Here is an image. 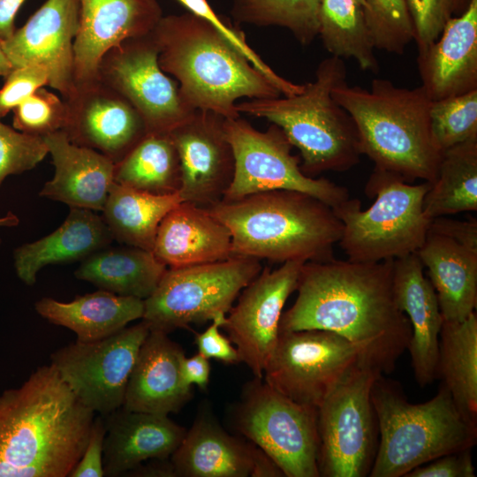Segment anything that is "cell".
<instances>
[{
	"label": "cell",
	"instance_id": "29",
	"mask_svg": "<svg viewBox=\"0 0 477 477\" xmlns=\"http://www.w3.org/2000/svg\"><path fill=\"white\" fill-rule=\"evenodd\" d=\"M112 240L102 217L93 210L71 208L57 230L14 250L15 271L24 284L33 285L38 272L45 266L82 261L108 247Z\"/></svg>",
	"mask_w": 477,
	"mask_h": 477
},
{
	"label": "cell",
	"instance_id": "12",
	"mask_svg": "<svg viewBox=\"0 0 477 477\" xmlns=\"http://www.w3.org/2000/svg\"><path fill=\"white\" fill-rule=\"evenodd\" d=\"M381 375L371 367H359L318 407L320 476L369 475L379 443L371 389Z\"/></svg>",
	"mask_w": 477,
	"mask_h": 477
},
{
	"label": "cell",
	"instance_id": "36",
	"mask_svg": "<svg viewBox=\"0 0 477 477\" xmlns=\"http://www.w3.org/2000/svg\"><path fill=\"white\" fill-rule=\"evenodd\" d=\"M318 34L331 56L353 58L361 70L378 72L375 48L357 0H321Z\"/></svg>",
	"mask_w": 477,
	"mask_h": 477
},
{
	"label": "cell",
	"instance_id": "34",
	"mask_svg": "<svg viewBox=\"0 0 477 477\" xmlns=\"http://www.w3.org/2000/svg\"><path fill=\"white\" fill-rule=\"evenodd\" d=\"M114 181L155 195L178 193L180 166L170 133H148L115 163Z\"/></svg>",
	"mask_w": 477,
	"mask_h": 477
},
{
	"label": "cell",
	"instance_id": "9",
	"mask_svg": "<svg viewBox=\"0 0 477 477\" xmlns=\"http://www.w3.org/2000/svg\"><path fill=\"white\" fill-rule=\"evenodd\" d=\"M232 423L284 477H320L317 407L295 402L254 377L243 388Z\"/></svg>",
	"mask_w": 477,
	"mask_h": 477
},
{
	"label": "cell",
	"instance_id": "49",
	"mask_svg": "<svg viewBox=\"0 0 477 477\" xmlns=\"http://www.w3.org/2000/svg\"><path fill=\"white\" fill-rule=\"evenodd\" d=\"M209 360L197 352L192 357L184 355L179 363V378L186 388L197 385L205 390L209 382L210 364Z\"/></svg>",
	"mask_w": 477,
	"mask_h": 477
},
{
	"label": "cell",
	"instance_id": "38",
	"mask_svg": "<svg viewBox=\"0 0 477 477\" xmlns=\"http://www.w3.org/2000/svg\"><path fill=\"white\" fill-rule=\"evenodd\" d=\"M429 116L433 139L442 152L477 139V89L433 101Z\"/></svg>",
	"mask_w": 477,
	"mask_h": 477
},
{
	"label": "cell",
	"instance_id": "48",
	"mask_svg": "<svg viewBox=\"0 0 477 477\" xmlns=\"http://www.w3.org/2000/svg\"><path fill=\"white\" fill-rule=\"evenodd\" d=\"M429 231L446 235L463 245L477 248V221H458L446 216L431 220Z\"/></svg>",
	"mask_w": 477,
	"mask_h": 477
},
{
	"label": "cell",
	"instance_id": "45",
	"mask_svg": "<svg viewBox=\"0 0 477 477\" xmlns=\"http://www.w3.org/2000/svg\"><path fill=\"white\" fill-rule=\"evenodd\" d=\"M471 450L443 455L413 469L405 477H474Z\"/></svg>",
	"mask_w": 477,
	"mask_h": 477
},
{
	"label": "cell",
	"instance_id": "18",
	"mask_svg": "<svg viewBox=\"0 0 477 477\" xmlns=\"http://www.w3.org/2000/svg\"><path fill=\"white\" fill-rule=\"evenodd\" d=\"M79 24L80 0H46L3 41L4 52L13 68L37 65L46 70L48 86L65 100L75 89L73 42Z\"/></svg>",
	"mask_w": 477,
	"mask_h": 477
},
{
	"label": "cell",
	"instance_id": "13",
	"mask_svg": "<svg viewBox=\"0 0 477 477\" xmlns=\"http://www.w3.org/2000/svg\"><path fill=\"white\" fill-rule=\"evenodd\" d=\"M223 131L232 148L234 173L223 200L292 190L310 194L334 208L350 198L346 187L306 175L299 157L292 154V145L277 125L259 132L238 117L224 118Z\"/></svg>",
	"mask_w": 477,
	"mask_h": 477
},
{
	"label": "cell",
	"instance_id": "24",
	"mask_svg": "<svg viewBox=\"0 0 477 477\" xmlns=\"http://www.w3.org/2000/svg\"><path fill=\"white\" fill-rule=\"evenodd\" d=\"M55 167L39 195L70 208L102 211L114 181L115 163L92 148L72 143L63 131L43 137Z\"/></svg>",
	"mask_w": 477,
	"mask_h": 477
},
{
	"label": "cell",
	"instance_id": "41",
	"mask_svg": "<svg viewBox=\"0 0 477 477\" xmlns=\"http://www.w3.org/2000/svg\"><path fill=\"white\" fill-rule=\"evenodd\" d=\"M49 155L43 137L31 135L0 122V187L10 175L34 169Z\"/></svg>",
	"mask_w": 477,
	"mask_h": 477
},
{
	"label": "cell",
	"instance_id": "4",
	"mask_svg": "<svg viewBox=\"0 0 477 477\" xmlns=\"http://www.w3.org/2000/svg\"><path fill=\"white\" fill-rule=\"evenodd\" d=\"M331 95L352 117L361 154L375 169L407 183L435 180L443 152L431 132L433 101L422 86L401 87L390 80L374 79L367 89L344 81Z\"/></svg>",
	"mask_w": 477,
	"mask_h": 477
},
{
	"label": "cell",
	"instance_id": "50",
	"mask_svg": "<svg viewBox=\"0 0 477 477\" xmlns=\"http://www.w3.org/2000/svg\"><path fill=\"white\" fill-rule=\"evenodd\" d=\"M26 0H0V39L5 41L14 33L15 18Z\"/></svg>",
	"mask_w": 477,
	"mask_h": 477
},
{
	"label": "cell",
	"instance_id": "51",
	"mask_svg": "<svg viewBox=\"0 0 477 477\" xmlns=\"http://www.w3.org/2000/svg\"><path fill=\"white\" fill-rule=\"evenodd\" d=\"M252 477H284L277 465L259 447H255Z\"/></svg>",
	"mask_w": 477,
	"mask_h": 477
},
{
	"label": "cell",
	"instance_id": "31",
	"mask_svg": "<svg viewBox=\"0 0 477 477\" xmlns=\"http://www.w3.org/2000/svg\"><path fill=\"white\" fill-rule=\"evenodd\" d=\"M166 269L152 252L125 246L93 254L81 261L74 276L100 290L144 300L155 292Z\"/></svg>",
	"mask_w": 477,
	"mask_h": 477
},
{
	"label": "cell",
	"instance_id": "43",
	"mask_svg": "<svg viewBox=\"0 0 477 477\" xmlns=\"http://www.w3.org/2000/svg\"><path fill=\"white\" fill-rule=\"evenodd\" d=\"M191 13L203 18L217 28L228 41L253 64L266 76L283 95H289L295 88L294 83L284 79L270 69L246 43L238 32L227 26L211 9L206 0H177Z\"/></svg>",
	"mask_w": 477,
	"mask_h": 477
},
{
	"label": "cell",
	"instance_id": "54",
	"mask_svg": "<svg viewBox=\"0 0 477 477\" xmlns=\"http://www.w3.org/2000/svg\"><path fill=\"white\" fill-rule=\"evenodd\" d=\"M19 223V217L9 211L4 216L0 217V227H14Z\"/></svg>",
	"mask_w": 477,
	"mask_h": 477
},
{
	"label": "cell",
	"instance_id": "55",
	"mask_svg": "<svg viewBox=\"0 0 477 477\" xmlns=\"http://www.w3.org/2000/svg\"><path fill=\"white\" fill-rule=\"evenodd\" d=\"M471 0H456L454 13L459 15L462 13Z\"/></svg>",
	"mask_w": 477,
	"mask_h": 477
},
{
	"label": "cell",
	"instance_id": "53",
	"mask_svg": "<svg viewBox=\"0 0 477 477\" xmlns=\"http://www.w3.org/2000/svg\"><path fill=\"white\" fill-rule=\"evenodd\" d=\"M12 68V64L4 52L3 41L0 39V76L5 78Z\"/></svg>",
	"mask_w": 477,
	"mask_h": 477
},
{
	"label": "cell",
	"instance_id": "21",
	"mask_svg": "<svg viewBox=\"0 0 477 477\" xmlns=\"http://www.w3.org/2000/svg\"><path fill=\"white\" fill-rule=\"evenodd\" d=\"M393 292L412 328L407 351L415 380L425 387L436 379L443 318L435 289L424 276V267L416 253L394 260Z\"/></svg>",
	"mask_w": 477,
	"mask_h": 477
},
{
	"label": "cell",
	"instance_id": "46",
	"mask_svg": "<svg viewBox=\"0 0 477 477\" xmlns=\"http://www.w3.org/2000/svg\"><path fill=\"white\" fill-rule=\"evenodd\" d=\"M106 434L104 417L95 415L91 432L80 460L68 477H103V443Z\"/></svg>",
	"mask_w": 477,
	"mask_h": 477
},
{
	"label": "cell",
	"instance_id": "5",
	"mask_svg": "<svg viewBox=\"0 0 477 477\" xmlns=\"http://www.w3.org/2000/svg\"><path fill=\"white\" fill-rule=\"evenodd\" d=\"M207 208L230 231L232 255L260 261H327L343 233L332 207L297 191L261 192Z\"/></svg>",
	"mask_w": 477,
	"mask_h": 477
},
{
	"label": "cell",
	"instance_id": "33",
	"mask_svg": "<svg viewBox=\"0 0 477 477\" xmlns=\"http://www.w3.org/2000/svg\"><path fill=\"white\" fill-rule=\"evenodd\" d=\"M178 193L155 195L114 182L102 212L113 239L152 252L158 227L177 204Z\"/></svg>",
	"mask_w": 477,
	"mask_h": 477
},
{
	"label": "cell",
	"instance_id": "40",
	"mask_svg": "<svg viewBox=\"0 0 477 477\" xmlns=\"http://www.w3.org/2000/svg\"><path fill=\"white\" fill-rule=\"evenodd\" d=\"M12 111L13 128L40 137L63 131L67 120L64 100L45 87L36 90Z\"/></svg>",
	"mask_w": 477,
	"mask_h": 477
},
{
	"label": "cell",
	"instance_id": "26",
	"mask_svg": "<svg viewBox=\"0 0 477 477\" xmlns=\"http://www.w3.org/2000/svg\"><path fill=\"white\" fill-rule=\"evenodd\" d=\"M152 253L167 268L220 261L232 256L231 236L207 208L182 201L162 220Z\"/></svg>",
	"mask_w": 477,
	"mask_h": 477
},
{
	"label": "cell",
	"instance_id": "35",
	"mask_svg": "<svg viewBox=\"0 0 477 477\" xmlns=\"http://www.w3.org/2000/svg\"><path fill=\"white\" fill-rule=\"evenodd\" d=\"M423 208L430 220L477 210V139L443 151L437 177L424 197Z\"/></svg>",
	"mask_w": 477,
	"mask_h": 477
},
{
	"label": "cell",
	"instance_id": "22",
	"mask_svg": "<svg viewBox=\"0 0 477 477\" xmlns=\"http://www.w3.org/2000/svg\"><path fill=\"white\" fill-rule=\"evenodd\" d=\"M417 64L432 101L477 89V0L446 22L439 37L418 53Z\"/></svg>",
	"mask_w": 477,
	"mask_h": 477
},
{
	"label": "cell",
	"instance_id": "32",
	"mask_svg": "<svg viewBox=\"0 0 477 477\" xmlns=\"http://www.w3.org/2000/svg\"><path fill=\"white\" fill-rule=\"evenodd\" d=\"M450 392L460 412L477 424V315L443 321L439 335L436 379Z\"/></svg>",
	"mask_w": 477,
	"mask_h": 477
},
{
	"label": "cell",
	"instance_id": "7",
	"mask_svg": "<svg viewBox=\"0 0 477 477\" xmlns=\"http://www.w3.org/2000/svg\"><path fill=\"white\" fill-rule=\"evenodd\" d=\"M346 76L342 58L331 56L320 63L314 80L305 84L300 93L253 99L236 108L277 125L299 150L306 175L314 178L325 171H346L362 155L354 121L331 95Z\"/></svg>",
	"mask_w": 477,
	"mask_h": 477
},
{
	"label": "cell",
	"instance_id": "15",
	"mask_svg": "<svg viewBox=\"0 0 477 477\" xmlns=\"http://www.w3.org/2000/svg\"><path fill=\"white\" fill-rule=\"evenodd\" d=\"M97 77L133 106L148 133H170L195 112L183 101L177 83L161 69L150 33L107 51Z\"/></svg>",
	"mask_w": 477,
	"mask_h": 477
},
{
	"label": "cell",
	"instance_id": "19",
	"mask_svg": "<svg viewBox=\"0 0 477 477\" xmlns=\"http://www.w3.org/2000/svg\"><path fill=\"white\" fill-rule=\"evenodd\" d=\"M216 114L198 110L174 129L170 137L180 166L183 201L209 208L221 201L234 173L232 148Z\"/></svg>",
	"mask_w": 477,
	"mask_h": 477
},
{
	"label": "cell",
	"instance_id": "2",
	"mask_svg": "<svg viewBox=\"0 0 477 477\" xmlns=\"http://www.w3.org/2000/svg\"><path fill=\"white\" fill-rule=\"evenodd\" d=\"M95 413L51 365L0 395V477H66L87 446Z\"/></svg>",
	"mask_w": 477,
	"mask_h": 477
},
{
	"label": "cell",
	"instance_id": "37",
	"mask_svg": "<svg viewBox=\"0 0 477 477\" xmlns=\"http://www.w3.org/2000/svg\"><path fill=\"white\" fill-rule=\"evenodd\" d=\"M321 0H234L236 19L259 26L288 28L302 44L319 34Z\"/></svg>",
	"mask_w": 477,
	"mask_h": 477
},
{
	"label": "cell",
	"instance_id": "20",
	"mask_svg": "<svg viewBox=\"0 0 477 477\" xmlns=\"http://www.w3.org/2000/svg\"><path fill=\"white\" fill-rule=\"evenodd\" d=\"M162 17L156 0H80L74 85L97 79L99 63L107 51L127 39L148 34Z\"/></svg>",
	"mask_w": 477,
	"mask_h": 477
},
{
	"label": "cell",
	"instance_id": "3",
	"mask_svg": "<svg viewBox=\"0 0 477 477\" xmlns=\"http://www.w3.org/2000/svg\"><path fill=\"white\" fill-rule=\"evenodd\" d=\"M161 69L180 82L179 92L193 110L238 117L235 102L280 96L278 88L250 64L210 22L193 13L162 17L150 32Z\"/></svg>",
	"mask_w": 477,
	"mask_h": 477
},
{
	"label": "cell",
	"instance_id": "10",
	"mask_svg": "<svg viewBox=\"0 0 477 477\" xmlns=\"http://www.w3.org/2000/svg\"><path fill=\"white\" fill-rule=\"evenodd\" d=\"M261 269L260 260L239 255L167 268L155 292L144 299L142 320L150 330L169 334L227 314L241 291Z\"/></svg>",
	"mask_w": 477,
	"mask_h": 477
},
{
	"label": "cell",
	"instance_id": "52",
	"mask_svg": "<svg viewBox=\"0 0 477 477\" xmlns=\"http://www.w3.org/2000/svg\"><path fill=\"white\" fill-rule=\"evenodd\" d=\"M126 475L132 476H176L173 466L170 459L158 460V462L150 464L148 466H139L137 468L132 470Z\"/></svg>",
	"mask_w": 477,
	"mask_h": 477
},
{
	"label": "cell",
	"instance_id": "11",
	"mask_svg": "<svg viewBox=\"0 0 477 477\" xmlns=\"http://www.w3.org/2000/svg\"><path fill=\"white\" fill-rule=\"evenodd\" d=\"M361 366L375 368L364 344L328 330H279L263 380L293 401L318 408L342 381Z\"/></svg>",
	"mask_w": 477,
	"mask_h": 477
},
{
	"label": "cell",
	"instance_id": "30",
	"mask_svg": "<svg viewBox=\"0 0 477 477\" xmlns=\"http://www.w3.org/2000/svg\"><path fill=\"white\" fill-rule=\"evenodd\" d=\"M34 308L49 322L72 330L78 341L93 342L142 319L144 300L99 290L69 302L45 297L35 303Z\"/></svg>",
	"mask_w": 477,
	"mask_h": 477
},
{
	"label": "cell",
	"instance_id": "47",
	"mask_svg": "<svg viewBox=\"0 0 477 477\" xmlns=\"http://www.w3.org/2000/svg\"><path fill=\"white\" fill-rule=\"evenodd\" d=\"M226 314H218L201 333L195 334L198 352L207 359H216L224 363L239 362L238 351L230 339L219 330L225 322Z\"/></svg>",
	"mask_w": 477,
	"mask_h": 477
},
{
	"label": "cell",
	"instance_id": "39",
	"mask_svg": "<svg viewBox=\"0 0 477 477\" xmlns=\"http://www.w3.org/2000/svg\"><path fill=\"white\" fill-rule=\"evenodd\" d=\"M363 11L375 49L403 55L414 41L406 0H365Z\"/></svg>",
	"mask_w": 477,
	"mask_h": 477
},
{
	"label": "cell",
	"instance_id": "8",
	"mask_svg": "<svg viewBox=\"0 0 477 477\" xmlns=\"http://www.w3.org/2000/svg\"><path fill=\"white\" fill-rule=\"evenodd\" d=\"M431 183L412 184L374 168L365 192L373 204L361 209L358 199H348L334 208L343 223L338 245L347 259L377 262L398 259L423 245L431 220L423 208Z\"/></svg>",
	"mask_w": 477,
	"mask_h": 477
},
{
	"label": "cell",
	"instance_id": "1",
	"mask_svg": "<svg viewBox=\"0 0 477 477\" xmlns=\"http://www.w3.org/2000/svg\"><path fill=\"white\" fill-rule=\"evenodd\" d=\"M394 260L306 261L293 305L279 330L322 329L368 348L373 367L392 372L407 351L412 328L393 292Z\"/></svg>",
	"mask_w": 477,
	"mask_h": 477
},
{
	"label": "cell",
	"instance_id": "28",
	"mask_svg": "<svg viewBox=\"0 0 477 477\" xmlns=\"http://www.w3.org/2000/svg\"><path fill=\"white\" fill-rule=\"evenodd\" d=\"M416 254L428 269L443 321L460 322L475 312L477 248L428 230Z\"/></svg>",
	"mask_w": 477,
	"mask_h": 477
},
{
	"label": "cell",
	"instance_id": "56",
	"mask_svg": "<svg viewBox=\"0 0 477 477\" xmlns=\"http://www.w3.org/2000/svg\"><path fill=\"white\" fill-rule=\"evenodd\" d=\"M357 1H358V2L362 5V7H363V5H364V1H365V0H357Z\"/></svg>",
	"mask_w": 477,
	"mask_h": 477
},
{
	"label": "cell",
	"instance_id": "16",
	"mask_svg": "<svg viewBox=\"0 0 477 477\" xmlns=\"http://www.w3.org/2000/svg\"><path fill=\"white\" fill-rule=\"evenodd\" d=\"M306 261H290L271 270L264 268L241 291L222 328L235 345L239 362L254 377L263 378L266 363L279 334L283 308L296 291L300 269Z\"/></svg>",
	"mask_w": 477,
	"mask_h": 477
},
{
	"label": "cell",
	"instance_id": "14",
	"mask_svg": "<svg viewBox=\"0 0 477 477\" xmlns=\"http://www.w3.org/2000/svg\"><path fill=\"white\" fill-rule=\"evenodd\" d=\"M149 333L143 320L105 338L65 345L50 364L81 402L106 416L120 408L139 350Z\"/></svg>",
	"mask_w": 477,
	"mask_h": 477
},
{
	"label": "cell",
	"instance_id": "25",
	"mask_svg": "<svg viewBox=\"0 0 477 477\" xmlns=\"http://www.w3.org/2000/svg\"><path fill=\"white\" fill-rule=\"evenodd\" d=\"M182 348L168 334L150 330L143 341L131 373L123 407L135 412L169 415L192 398L179 378Z\"/></svg>",
	"mask_w": 477,
	"mask_h": 477
},
{
	"label": "cell",
	"instance_id": "23",
	"mask_svg": "<svg viewBox=\"0 0 477 477\" xmlns=\"http://www.w3.org/2000/svg\"><path fill=\"white\" fill-rule=\"evenodd\" d=\"M103 417V470L108 477L126 475L149 459H170L186 433L168 415L123 406Z\"/></svg>",
	"mask_w": 477,
	"mask_h": 477
},
{
	"label": "cell",
	"instance_id": "44",
	"mask_svg": "<svg viewBox=\"0 0 477 477\" xmlns=\"http://www.w3.org/2000/svg\"><path fill=\"white\" fill-rule=\"evenodd\" d=\"M0 89V118L39 88L49 85V74L37 65L14 67L4 78Z\"/></svg>",
	"mask_w": 477,
	"mask_h": 477
},
{
	"label": "cell",
	"instance_id": "42",
	"mask_svg": "<svg viewBox=\"0 0 477 477\" xmlns=\"http://www.w3.org/2000/svg\"><path fill=\"white\" fill-rule=\"evenodd\" d=\"M414 27L418 53L425 51L452 17L456 0H406Z\"/></svg>",
	"mask_w": 477,
	"mask_h": 477
},
{
	"label": "cell",
	"instance_id": "27",
	"mask_svg": "<svg viewBox=\"0 0 477 477\" xmlns=\"http://www.w3.org/2000/svg\"><path fill=\"white\" fill-rule=\"evenodd\" d=\"M256 445L229 435L203 409L170 458L176 476L248 477Z\"/></svg>",
	"mask_w": 477,
	"mask_h": 477
},
{
	"label": "cell",
	"instance_id": "6",
	"mask_svg": "<svg viewBox=\"0 0 477 477\" xmlns=\"http://www.w3.org/2000/svg\"><path fill=\"white\" fill-rule=\"evenodd\" d=\"M371 400L379 443L369 477H405L433 459L476 444L477 424L460 412L443 383L434 398L413 404L399 383L381 375Z\"/></svg>",
	"mask_w": 477,
	"mask_h": 477
},
{
	"label": "cell",
	"instance_id": "17",
	"mask_svg": "<svg viewBox=\"0 0 477 477\" xmlns=\"http://www.w3.org/2000/svg\"><path fill=\"white\" fill-rule=\"evenodd\" d=\"M64 102L67 120L63 132L67 138L115 163L148 134L133 106L98 78L75 86Z\"/></svg>",
	"mask_w": 477,
	"mask_h": 477
}]
</instances>
